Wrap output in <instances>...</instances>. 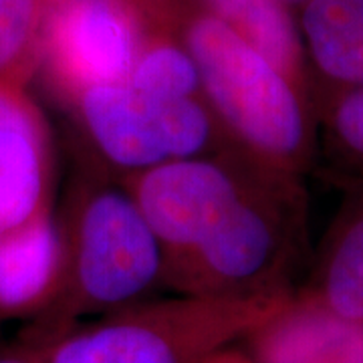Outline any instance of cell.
I'll use <instances>...</instances> for the list:
<instances>
[{
  "label": "cell",
  "mask_w": 363,
  "mask_h": 363,
  "mask_svg": "<svg viewBox=\"0 0 363 363\" xmlns=\"http://www.w3.org/2000/svg\"><path fill=\"white\" fill-rule=\"evenodd\" d=\"M178 30L200 73V97L234 152L262 172L303 182L319 142L311 93L196 4Z\"/></svg>",
  "instance_id": "cell-1"
},
{
  "label": "cell",
  "mask_w": 363,
  "mask_h": 363,
  "mask_svg": "<svg viewBox=\"0 0 363 363\" xmlns=\"http://www.w3.org/2000/svg\"><path fill=\"white\" fill-rule=\"evenodd\" d=\"M303 182L259 172L206 238L168 264L182 295L245 297L295 291L291 272L305 250Z\"/></svg>",
  "instance_id": "cell-2"
},
{
  "label": "cell",
  "mask_w": 363,
  "mask_h": 363,
  "mask_svg": "<svg viewBox=\"0 0 363 363\" xmlns=\"http://www.w3.org/2000/svg\"><path fill=\"white\" fill-rule=\"evenodd\" d=\"M293 293L135 303L61 337L45 363H204L242 343Z\"/></svg>",
  "instance_id": "cell-3"
},
{
  "label": "cell",
  "mask_w": 363,
  "mask_h": 363,
  "mask_svg": "<svg viewBox=\"0 0 363 363\" xmlns=\"http://www.w3.org/2000/svg\"><path fill=\"white\" fill-rule=\"evenodd\" d=\"M168 259L125 186L81 196L67 240V311L113 313L166 283Z\"/></svg>",
  "instance_id": "cell-4"
},
{
  "label": "cell",
  "mask_w": 363,
  "mask_h": 363,
  "mask_svg": "<svg viewBox=\"0 0 363 363\" xmlns=\"http://www.w3.org/2000/svg\"><path fill=\"white\" fill-rule=\"evenodd\" d=\"M71 104L95 154L123 178L216 154V145L226 142L202 97L162 99L117 81L85 89Z\"/></svg>",
  "instance_id": "cell-5"
},
{
  "label": "cell",
  "mask_w": 363,
  "mask_h": 363,
  "mask_svg": "<svg viewBox=\"0 0 363 363\" xmlns=\"http://www.w3.org/2000/svg\"><path fill=\"white\" fill-rule=\"evenodd\" d=\"M259 172L240 154L216 152L160 164L123 178V186L160 238L169 264L220 224Z\"/></svg>",
  "instance_id": "cell-6"
},
{
  "label": "cell",
  "mask_w": 363,
  "mask_h": 363,
  "mask_svg": "<svg viewBox=\"0 0 363 363\" xmlns=\"http://www.w3.org/2000/svg\"><path fill=\"white\" fill-rule=\"evenodd\" d=\"M143 37L145 25L125 0H55L39 63L73 101L85 89L130 77Z\"/></svg>",
  "instance_id": "cell-7"
},
{
  "label": "cell",
  "mask_w": 363,
  "mask_h": 363,
  "mask_svg": "<svg viewBox=\"0 0 363 363\" xmlns=\"http://www.w3.org/2000/svg\"><path fill=\"white\" fill-rule=\"evenodd\" d=\"M242 343L255 363H363V321L298 289Z\"/></svg>",
  "instance_id": "cell-8"
},
{
  "label": "cell",
  "mask_w": 363,
  "mask_h": 363,
  "mask_svg": "<svg viewBox=\"0 0 363 363\" xmlns=\"http://www.w3.org/2000/svg\"><path fill=\"white\" fill-rule=\"evenodd\" d=\"M47 135L16 81H0V240L45 212Z\"/></svg>",
  "instance_id": "cell-9"
},
{
  "label": "cell",
  "mask_w": 363,
  "mask_h": 363,
  "mask_svg": "<svg viewBox=\"0 0 363 363\" xmlns=\"http://www.w3.org/2000/svg\"><path fill=\"white\" fill-rule=\"evenodd\" d=\"M67 269V238L47 212L0 240V313H23L52 297Z\"/></svg>",
  "instance_id": "cell-10"
},
{
  "label": "cell",
  "mask_w": 363,
  "mask_h": 363,
  "mask_svg": "<svg viewBox=\"0 0 363 363\" xmlns=\"http://www.w3.org/2000/svg\"><path fill=\"white\" fill-rule=\"evenodd\" d=\"M311 73L319 93L363 83V0H311L297 13Z\"/></svg>",
  "instance_id": "cell-11"
},
{
  "label": "cell",
  "mask_w": 363,
  "mask_h": 363,
  "mask_svg": "<svg viewBox=\"0 0 363 363\" xmlns=\"http://www.w3.org/2000/svg\"><path fill=\"white\" fill-rule=\"evenodd\" d=\"M303 291L347 319L363 321V178L350 190L325 234L309 285Z\"/></svg>",
  "instance_id": "cell-12"
},
{
  "label": "cell",
  "mask_w": 363,
  "mask_h": 363,
  "mask_svg": "<svg viewBox=\"0 0 363 363\" xmlns=\"http://www.w3.org/2000/svg\"><path fill=\"white\" fill-rule=\"evenodd\" d=\"M250 43L303 89L313 95L307 52L297 13L281 0H192Z\"/></svg>",
  "instance_id": "cell-13"
},
{
  "label": "cell",
  "mask_w": 363,
  "mask_h": 363,
  "mask_svg": "<svg viewBox=\"0 0 363 363\" xmlns=\"http://www.w3.org/2000/svg\"><path fill=\"white\" fill-rule=\"evenodd\" d=\"M125 81L162 99L200 97V73L178 28H147Z\"/></svg>",
  "instance_id": "cell-14"
},
{
  "label": "cell",
  "mask_w": 363,
  "mask_h": 363,
  "mask_svg": "<svg viewBox=\"0 0 363 363\" xmlns=\"http://www.w3.org/2000/svg\"><path fill=\"white\" fill-rule=\"evenodd\" d=\"M327 156L350 178H363V83L313 99Z\"/></svg>",
  "instance_id": "cell-15"
},
{
  "label": "cell",
  "mask_w": 363,
  "mask_h": 363,
  "mask_svg": "<svg viewBox=\"0 0 363 363\" xmlns=\"http://www.w3.org/2000/svg\"><path fill=\"white\" fill-rule=\"evenodd\" d=\"M55 0H0V81H18L39 63Z\"/></svg>",
  "instance_id": "cell-16"
},
{
  "label": "cell",
  "mask_w": 363,
  "mask_h": 363,
  "mask_svg": "<svg viewBox=\"0 0 363 363\" xmlns=\"http://www.w3.org/2000/svg\"><path fill=\"white\" fill-rule=\"evenodd\" d=\"M147 28H180L182 16L194 6L192 0H125Z\"/></svg>",
  "instance_id": "cell-17"
},
{
  "label": "cell",
  "mask_w": 363,
  "mask_h": 363,
  "mask_svg": "<svg viewBox=\"0 0 363 363\" xmlns=\"http://www.w3.org/2000/svg\"><path fill=\"white\" fill-rule=\"evenodd\" d=\"M204 363H255L250 357H248L247 351L234 350V347H228V350L220 351L212 357H208Z\"/></svg>",
  "instance_id": "cell-18"
},
{
  "label": "cell",
  "mask_w": 363,
  "mask_h": 363,
  "mask_svg": "<svg viewBox=\"0 0 363 363\" xmlns=\"http://www.w3.org/2000/svg\"><path fill=\"white\" fill-rule=\"evenodd\" d=\"M0 363H37L35 359L26 357V355H4L0 357Z\"/></svg>",
  "instance_id": "cell-19"
},
{
  "label": "cell",
  "mask_w": 363,
  "mask_h": 363,
  "mask_svg": "<svg viewBox=\"0 0 363 363\" xmlns=\"http://www.w3.org/2000/svg\"><path fill=\"white\" fill-rule=\"evenodd\" d=\"M281 2H285L286 6L291 9V11H295V13H298L305 4H309L311 0H281Z\"/></svg>",
  "instance_id": "cell-20"
}]
</instances>
